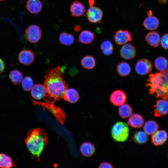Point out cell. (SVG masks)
I'll return each mask as SVG.
<instances>
[{"label":"cell","mask_w":168,"mask_h":168,"mask_svg":"<svg viewBox=\"0 0 168 168\" xmlns=\"http://www.w3.org/2000/svg\"><path fill=\"white\" fill-rule=\"evenodd\" d=\"M61 68L59 66L48 69L44 76V85L47 96L54 101L63 99L68 84L63 80Z\"/></svg>","instance_id":"1"},{"label":"cell","mask_w":168,"mask_h":168,"mask_svg":"<svg viewBox=\"0 0 168 168\" xmlns=\"http://www.w3.org/2000/svg\"><path fill=\"white\" fill-rule=\"evenodd\" d=\"M147 82L150 94L168 100V69L150 74Z\"/></svg>","instance_id":"2"},{"label":"cell","mask_w":168,"mask_h":168,"mask_svg":"<svg viewBox=\"0 0 168 168\" xmlns=\"http://www.w3.org/2000/svg\"><path fill=\"white\" fill-rule=\"evenodd\" d=\"M25 142L32 156L38 159L44 147L48 144L47 136L42 128L32 129L28 133Z\"/></svg>","instance_id":"3"},{"label":"cell","mask_w":168,"mask_h":168,"mask_svg":"<svg viewBox=\"0 0 168 168\" xmlns=\"http://www.w3.org/2000/svg\"><path fill=\"white\" fill-rule=\"evenodd\" d=\"M33 105H38L43 109H47L54 116L56 119L62 124L63 125L65 119V115L62 109L54 104V100H50L46 98L45 102H40L34 100L30 97Z\"/></svg>","instance_id":"4"},{"label":"cell","mask_w":168,"mask_h":168,"mask_svg":"<svg viewBox=\"0 0 168 168\" xmlns=\"http://www.w3.org/2000/svg\"><path fill=\"white\" fill-rule=\"evenodd\" d=\"M111 133L113 138L117 142H124L128 138L129 129L127 124L123 122L116 123L113 126Z\"/></svg>","instance_id":"5"},{"label":"cell","mask_w":168,"mask_h":168,"mask_svg":"<svg viewBox=\"0 0 168 168\" xmlns=\"http://www.w3.org/2000/svg\"><path fill=\"white\" fill-rule=\"evenodd\" d=\"M25 35L27 40L30 43H36L41 38V29L39 26L36 25H31L25 30Z\"/></svg>","instance_id":"6"},{"label":"cell","mask_w":168,"mask_h":168,"mask_svg":"<svg viewBox=\"0 0 168 168\" xmlns=\"http://www.w3.org/2000/svg\"><path fill=\"white\" fill-rule=\"evenodd\" d=\"M86 15L90 22L96 23L99 22L102 19L103 12L99 7L90 6L86 12Z\"/></svg>","instance_id":"7"},{"label":"cell","mask_w":168,"mask_h":168,"mask_svg":"<svg viewBox=\"0 0 168 168\" xmlns=\"http://www.w3.org/2000/svg\"><path fill=\"white\" fill-rule=\"evenodd\" d=\"M152 64L149 60L142 59L138 61L135 65V70L139 74L144 75L150 73L152 69Z\"/></svg>","instance_id":"8"},{"label":"cell","mask_w":168,"mask_h":168,"mask_svg":"<svg viewBox=\"0 0 168 168\" xmlns=\"http://www.w3.org/2000/svg\"><path fill=\"white\" fill-rule=\"evenodd\" d=\"M35 57L34 53L32 51L25 49L19 53L18 59L21 63L25 65H29L34 61Z\"/></svg>","instance_id":"9"},{"label":"cell","mask_w":168,"mask_h":168,"mask_svg":"<svg viewBox=\"0 0 168 168\" xmlns=\"http://www.w3.org/2000/svg\"><path fill=\"white\" fill-rule=\"evenodd\" d=\"M115 42L119 45H123L132 40L130 34L127 30L120 29L117 30L114 36Z\"/></svg>","instance_id":"10"},{"label":"cell","mask_w":168,"mask_h":168,"mask_svg":"<svg viewBox=\"0 0 168 168\" xmlns=\"http://www.w3.org/2000/svg\"><path fill=\"white\" fill-rule=\"evenodd\" d=\"M154 115L160 117L168 113V101L165 99L158 100L154 105Z\"/></svg>","instance_id":"11"},{"label":"cell","mask_w":168,"mask_h":168,"mask_svg":"<svg viewBox=\"0 0 168 168\" xmlns=\"http://www.w3.org/2000/svg\"><path fill=\"white\" fill-rule=\"evenodd\" d=\"M135 47L130 44H126L123 45L120 50L121 57L126 60H131L133 58L136 54Z\"/></svg>","instance_id":"12"},{"label":"cell","mask_w":168,"mask_h":168,"mask_svg":"<svg viewBox=\"0 0 168 168\" xmlns=\"http://www.w3.org/2000/svg\"><path fill=\"white\" fill-rule=\"evenodd\" d=\"M85 12L84 5L78 0H74L70 6V12L72 16L80 17L82 16Z\"/></svg>","instance_id":"13"},{"label":"cell","mask_w":168,"mask_h":168,"mask_svg":"<svg viewBox=\"0 0 168 168\" xmlns=\"http://www.w3.org/2000/svg\"><path fill=\"white\" fill-rule=\"evenodd\" d=\"M126 96L123 91L117 90L111 94L110 101L114 105L120 106L126 102Z\"/></svg>","instance_id":"14"},{"label":"cell","mask_w":168,"mask_h":168,"mask_svg":"<svg viewBox=\"0 0 168 168\" xmlns=\"http://www.w3.org/2000/svg\"><path fill=\"white\" fill-rule=\"evenodd\" d=\"M47 93L44 85L40 84L35 85L31 90V96L36 100H40L44 98Z\"/></svg>","instance_id":"15"},{"label":"cell","mask_w":168,"mask_h":168,"mask_svg":"<svg viewBox=\"0 0 168 168\" xmlns=\"http://www.w3.org/2000/svg\"><path fill=\"white\" fill-rule=\"evenodd\" d=\"M167 138L168 134L165 130H157L152 134V142L155 146H159L164 143Z\"/></svg>","instance_id":"16"},{"label":"cell","mask_w":168,"mask_h":168,"mask_svg":"<svg viewBox=\"0 0 168 168\" xmlns=\"http://www.w3.org/2000/svg\"><path fill=\"white\" fill-rule=\"evenodd\" d=\"M27 10L33 14H37L40 12L42 4L40 0H28L26 3Z\"/></svg>","instance_id":"17"},{"label":"cell","mask_w":168,"mask_h":168,"mask_svg":"<svg viewBox=\"0 0 168 168\" xmlns=\"http://www.w3.org/2000/svg\"><path fill=\"white\" fill-rule=\"evenodd\" d=\"M160 24V21L156 17L152 15L148 16L144 19L143 25L147 30H154L157 29Z\"/></svg>","instance_id":"18"},{"label":"cell","mask_w":168,"mask_h":168,"mask_svg":"<svg viewBox=\"0 0 168 168\" xmlns=\"http://www.w3.org/2000/svg\"><path fill=\"white\" fill-rule=\"evenodd\" d=\"M80 98L78 92L75 89H67L64 94L63 99L71 103L77 102Z\"/></svg>","instance_id":"19"},{"label":"cell","mask_w":168,"mask_h":168,"mask_svg":"<svg viewBox=\"0 0 168 168\" xmlns=\"http://www.w3.org/2000/svg\"><path fill=\"white\" fill-rule=\"evenodd\" d=\"M145 40L150 46L154 47H157L159 45L161 39L160 35L157 32L152 31L147 34Z\"/></svg>","instance_id":"20"},{"label":"cell","mask_w":168,"mask_h":168,"mask_svg":"<svg viewBox=\"0 0 168 168\" xmlns=\"http://www.w3.org/2000/svg\"><path fill=\"white\" fill-rule=\"evenodd\" d=\"M94 33L88 30H82L78 37L79 42L84 44H89L92 43L95 39Z\"/></svg>","instance_id":"21"},{"label":"cell","mask_w":168,"mask_h":168,"mask_svg":"<svg viewBox=\"0 0 168 168\" xmlns=\"http://www.w3.org/2000/svg\"><path fill=\"white\" fill-rule=\"evenodd\" d=\"M128 124L131 127L138 128L142 127L144 124L143 117L137 114L131 115L128 121Z\"/></svg>","instance_id":"22"},{"label":"cell","mask_w":168,"mask_h":168,"mask_svg":"<svg viewBox=\"0 0 168 168\" xmlns=\"http://www.w3.org/2000/svg\"><path fill=\"white\" fill-rule=\"evenodd\" d=\"M80 150L83 156L89 157L94 154L96 149L93 144L90 142H86L82 144Z\"/></svg>","instance_id":"23"},{"label":"cell","mask_w":168,"mask_h":168,"mask_svg":"<svg viewBox=\"0 0 168 168\" xmlns=\"http://www.w3.org/2000/svg\"><path fill=\"white\" fill-rule=\"evenodd\" d=\"M117 72L120 76L125 77L129 75L131 72V67L129 64L125 62H121L118 64Z\"/></svg>","instance_id":"24"},{"label":"cell","mask_w":168,"mask_h":168,"mask_svg":"<svg viewBox=\"0 0 168 168\" xmlns=\"http://www.w3.org/2000/svg\"><path fill=\"white\" fill-rule=\"evenodd\" d=\"M59 39L62 44L69 46L74 43L75 38L72 34L63 32L60 34Z\"/></svg>","instance_id":"25"},{"label":"cell","mask_w":168,"mask_h":168,"mask_svg":"<svg viewBox=\"0 0 168 168\" xmlns=\"http://www.w3.org/2000/svg\"><path fill=\"white\" fill-rule=\"evenodd\" d=\"M9 77L13 84L17 85L21 82L23 79V75L20 71L17 69H13L10 72Z\"/></svg>","instance_id":"26"},{"label":"cell","mask_w":168,"mask_h":168,"mask_svg":"<svg viewBox=\"0 0 168 168\" xmlns=\"http://www.w3.org/2000/svg\"><path fill=\"white\" fill-rule=\"evenodd\" d=\"M159 127V125L156 121L150 120L145 124L143 129L144 132L147 135H151L156 132Z\"/></svg>","instance_id":"27"},{"label":"cell","mask_w":168,"mask_h":168,"mask_svg":"<svg viewBox=\"0 0 168 168\" xmlns=\"http://www.w3.org/2000/svg\"><path fill=\"white\" fill-rule=\"evenodd\" d=\"M154 65L158 71H165L168 68V61L163 57H159L155 60Z\"/></svg>","instance_id":"28"},{"label":"cell","mask_w":168,"mask_h":168,"mask_svg":"<svg viewBox=\"0 0 168 168\" xmlns=\"http://www.w3.org/2000/svg\"><path fill=\"white\" fill-rule=\"evenodd\" d=\"M81 64L85 68L93 69L96 65V61L92 56L87 55L84 57L81 60Z\"/></svg>","instance_id":"29"},{"label":"cell","mask_w":168,"mask_h":168,"mask_svg":"<svg viewBox=\"0 0 168 168\" xmlns=\"http://www.w3.org/2000/svg\"><path fill=\"white\" fill-rule=\"evenodd\" d=\"M132 113L131 107L127 104H123L121 105L119 109V115L123 118L125 119L130 116Z\"/></svg>","instance_id":"30"},{"label":"cell","mask_w":168,"mask_h":168,"mask_svg":"<svg viewBox=\"0 0 168 168\" xmlns=\"http://www.w3.org/2000/svg\"><path fill=\"white\" fill-rule=\"evenodd\" d=\"M13 166V164L10 157L4 153H0V167L9 168Z\"/></svg>","instance_id":"31"},{"label":"cell","mask_w":168,"mask_h":168,"mask_svg":"<svg viewBox=\"0 0 168 168\" xmlns=\"http://www.w3.org/2000/svg\"><path fill=\"white\" fill-rule=\"evenodd\" d=\"M100 47L102 52L105 55H110L113 52V45L110 41L106 40L103 41Z\"/></svg>","instance_id":"32"},{"label":"cell","mask_w":168,"mask_h":168,"mask_svg":"<svg viewBox=\"0 0 168 168\" xmlns=\"http://www.w3.org/2000/svg\"><path fill=\"white\" fill-rule=\"evenodd\" d=\"M133 138L135 142L138 143L143 144L146 143L148 140L147 134L142 131L136 132L133 135Z\"/></svg>","instance_id":"33"},{"label":"cell","mask_w":168,"mask_h":168,"mask_svg":"<svg viewBox=\"0 0 168 168\" xmlns=\"http://www.w3.org/2000/svg\"><path fill=\"white\" fill-rule=\"evenodd\" d=\"M21 85L24 91H29L31 90L34 86V82L32 78L29 76L25 77L21 81Z\"/></svg>","instance_id":"34"},{"label":"cell","mask_w":168,"mask_h":168,"mask_svg":"<svg viewBox=\"0 0 168 168\" xmlns=\"http://www.w3.org/2000/svg\"><path fill=\"white\" fill-rule=\"evenodd\" d=\"M162 47L164 49H168V33L164 34L160 40Z\"/></svg>","instance_id":"35"},{"label":"cell","mask_w":168,"mask_h":168,"mask_svg":"<svg viewBox=\"0 0 168 168\" xmlns=\"http://www.w3.org/2000/svg\"><path fill=\"white\" fill-rule=\"evenodd\" d=\"M98 168H113L112 165L110 163L107 162H104L100 164Z\"/></svg>","instance_id":"36"},{"label":"cell","mask_w":168,"mask_h":168,"mask_svg":"<svg viewBox=\"0 0 168 168\" xmlns=\"http://www.w3.org/2000/svg\"><path fill=\"white\" fill-rule=\"evenodd\" d=\"M5 68V64L3 60L0 58V75L4 71Z\"/></svg>","instance_id":"37"},{"label":"cell","mask_w":168,"mask_h":168,"mask_svg":"<svg viewBox=\"0 0 168 168\" xmlns=\"http://www.w3.org/2000/svg\"><path fill=\"white\" fill-rule=\"evenodd\" d=\"M81 29V27L78 26H76L74 28V30L75 31L77 32H78L80 31Z\"/></svg>","instance_id":"38"},{"label":"cell","mask_w":168,"mask_h":168,"mask_svg":"<svg viewBox=\"0 0 168 168\" xmlns=\"http://www.w3.org/2000/svg\"><path fill=\"white\" fill-rule=\"evenodd\" d=\"M88 2L90 6H93L95 3L94 0H89Z\"/></svg>","instance_id":"39"},{"label":"cell","mask_w":168,"mask_h":168,"mask_svg":"<svg viewBox=\"0 0 168 168\" xmlns=\"http://www.w3.org/2000/svg\"><path fill=\"white\" fill-rule=\"evenodd\" d=\"M147 14L148 16L152 15V12L151 10H149L147 12Z\"/></svg>","instance_id":"40"},{"label":"cell","mask_w":168,"mask_h":168,"mask_svg":"<svg viewBox=\"0 0 168 168\" xmlns=\"http://www.w3.org/2000/svg\"><path fill=\"white\" fill-rule=\"evenodd\" d=\"M6 0H0V1H4Z\"/></svg>","instance_id":"41"}]
</instances>
